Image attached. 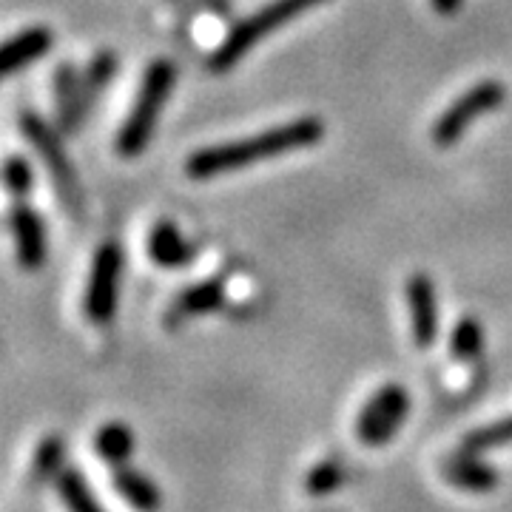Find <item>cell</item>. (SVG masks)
I'll return each instance as SVG.
<instances>
[{
  "instance_id": "1",
  "label": "cell",
  "mask_w": 512,
  "mask_h": 512,
  "mask_svg": "<svg viewBox=\"0 0 512 512\" xmlns=\"http://www.w3.org/2000/svg\"><path fill=\"white\" fill-rule=\"evenodd\" d=\"M322 137H325L322 117H296L291 123L265 128V131L251 134V137H239L231 143L194 151L185 160V174H188V180H197V183L217 180L225 174L242 171L248 165L276 160V157H285L293 151L316 146V143H322Z\"/></svg>"
},
{
  "instance_id": "2",
  "label": "cell",
  "mask_w": 512,
  "mask_h": 512,
  "mask_svg": "<svg viewBox=\"0 0 512 512\" xmlns=\"http://www.w3.org/2000/svg\"><path fill=\"white\" fill-rule=\"evenodd\" d=\"M174 83H177V69L171 60H154L143 74V83H140V92L134 97L131 109H128L123 126L117 131V140L114 148L123 160H134L140 157L154 137V128L157 120L163 117L165 103L174 92Z\"/></svg>"
},
{
  "instance_id": "3",
  "label": "cell",
  "mask_w": 512,
  "mask_h": 512,
  "mask_svg": "<svg viewBox=\"0 0 512 512\" xmlns=\"http://www.w3.org/2000/svg\"><path fill=\"white\" fill-rule=\"evenodd\" d=\"M328 0H271L262 9H256L254 15L239 20L237 26L228 32L220 46L214 49V55L208 57V69L214 74L231 72L242 57L251 49H256L268 35H274L276 29L288 26L291 20L302 18L305 12H311L316 6H322Z\"/></svg>"
},
{
  "instance_id": "4",
  "label": "cell",
  "mask_w": 512,
  "mask_h": 512,
  "mask_svg": "<svg viewBox=\"0 0 512 512\" xmlns=\"http://www.w3.org/2000/svg\"><path fill=\"white\" fill-rule=\"evenodd\" d=\"M504 100H507V86L501 80H481L441 111L439 120L430 128V140L439 148L456 146L478 117L501 109Z\"/></svg>"
},
{
  "instance_id": "5",
  "label": "cell",
  "mask_w": 512,
  "mask_h": 512,
  "mask_svg": "<svg viewBox=\"0 0 512 512\" xmlns=\"http://www.w3.org/2000/svg\"><path fill=\"white\" fill-rule=\"evenodd\" d=\"M123 265H126V254H123L120 242L97 245L89 279H86V291H83V316L92 325H109L114 319L117 302H120Z\"/></svg>"
},
{
  "instance_id": "6",
  "label": "cell",
  "mask_w": 512,
  "mask_h": 512,
  "mask_svg": "<svg viewBox=\"0 0 512 512\" xmlns=\"http://www.w3.org/2000/svg\"><path fill=\"white\" fill-rule=\"evenodd\" d=\"M20 131L23 137L32 143L40 160L46 165L49 177L57 188V197L66 208L77 211L80 208V183H77V174H74V165L66 154V148L60 143V134L55 131V126H49L43 117H37L32 111L20 114Z\"/></svg>"
},
{
  "instance_id": "7",
  "label": "cell",
  "mask_w": 512,
  "mask_h": 512,
  "mask_svg": "<svg viewBox=\"0 0 512 512\" xmlns=\"http://www.w3.org/2000/svg\"><path fill=\"white\" fill-rule=\"evenodd\" d=\"M410 396L402 384H384L379 387L356 416V439L367 447H382L399 433L407 419Z\"/></svg>"
},
{
  "instance_id": "8",
  "label": "cell",
  "mask_w": 512,
  "mask_h": 512,
  "mask_svg": "<svg viewBox=\"0 0 512 512\" xmlns=\"http://www.w3.org/2000/svg\"><path fill=\"white\" fill-rule=\"evenodd\" d=\"M407 296V311H410V333L416 348H433L439 339L441 316H439V293L436 282L427 274H410L404 282Z\"/></svg>"
},
{
  "instance_id": "9",
  "label": "cell",
  "mask_w": 512,
  "mask_h": 512,
  "mask_svg": "<svg viewBox=\"0 0 512 512\" xmlns=\"http://www.w3.org/2000/svg\"><path fill=\"white\" fill-rule=\"evenodd\" d=\"M9 231L15 239V256H18L20 271H29V274L40 271L46 265V256H49V231H46L43 217L32 205L18 202L9 211Z\"/></svg>"
},
{
  "instance_id": "10",
  "label": "cell",
  "mask_w": 512,
  "mask_h": 512,
  "mask_svg": "<svg viewBox=\"0 0 512 512\" xmlns=\"http://www.w3.org/2000/svg\"><path fill=\"white\" fill-rule=\"evenodd\" d=\"M55 49V32L49 26H29L18 35H12L3 43L0 52V69L3 77H15L35 66L40 57H46Z\"/></svg>"
},
{
  "instance_id": "11",
  "label": "cell",
  "mask_w": 512,
  "mask_h": 512,
  "mask_svg": "<svg viewBox=\"0 0 512 512\" xmlns=\"http://www.w3.org/2000/svg\"><path fill=\"white\" fill-rule=\"evenodd\" d=\"M120 69V63H117V55H111V52H100V55L92 57V63H89V69L83 72V83H80V100H77V106H74L72 117L63 123V131H80V126L86 123V117L92 114L94 103L100 100V94L109 89V83L114 80V74Z\"/></svg>"
},
{
  "instance_id": "12",
  "label": "cell",
  "mask_w": 512,
  "mask_h": 512,
  "mask_svg": "<svg viewBox=\"0 0 512 512\" xmlns=\"http://www.w3.org/2000/svg\"><path fill=\"white\" fill-rule=\"evenodd\" d=\"M148 259L165 268V271H180L194 265L197 259V248L180 234V228L171 220H160L151 225L148 231Z\"/></svg>"
},
{
  "instance_id": "13",
  "label": "cell",
  "mask_w": 512,
  "mask_h": 512,
  "mask_svg": "<svg viewBox=\"0 0 512 512\" xmlns=\"http://www.w3.org/2000/svg\"><path fill=\"white\" fill-rule=\"evenodd\" d=\"M222 302H225V285L222 279H202L188 285L174 302H171V311L165 316V322L174 328L180 322H188L194 316H205V313L220 311Z\"/></svg>"
},
{
  "instance_id": "14",
  "label": "cell",
  "mask_w": 512,
  "mask_h": 512,
  "mask_svg": "<svg viewBox=\"0 0 512 512\" xmlns=\"http://www.w3.org/2000/svg\"><path fill=\"white\" fill-rule=\"evenodd\" d=\"M444 478L458 487V490H467V493H493L495 484H498V473L476 453H464L458 450L456 456H450L441 467Z\"/></svg>"
},
{
  "instance_id": "15",
  "label": "cell",
  "mask_w": 512,
  "mask_h": 512,
  "mask_svg": "<svg viewBox=\"0 0 512 512\" xmlns=\"http://www.w3.org/2000/svg\"><path fill=\"white\" fill-rule=\"evenodd\" d=\"M111 484H114V490L123 495L137 512H157L163 507V493H160V487H157L146 473H140V470H134V467L120 464V467L114 470V476H111Z\"/></svg>"
},
{
  "instance_id": "16",
  "label": "cell",
  "mask_w": 512,
  "mask_h": 512,
  "mask_svg": "<svg viewBox=\"0 0 512 512\" xmlns=\"http://www.w3.org/2000/svg\"><path fill=\"white\" fill-rule=\"evenodd\" d=\"M94 450H97V456L103 458V461H109L111 467H120L134 453V433L128 430L126 424H120V421H109V424H103L97 430Z\"/></svg>"
},
{
  "instance_id": "17",
  "label": "cell",
  "mask_w": 512,
  "mask_h": 512,
  "mask_svg": "<svg viewBox=\"0 0 512 512\" xmlns=\"http://www.w3.org/2000/svg\"><path fill=\"white\" fill-rule=\"evenodd\" d=\"M57 495H60L63 507L69 512H106L103 504L89 490L86 478L80 476L77 470H72V467L57 476Z\"/></svg>"
},
{
  "instance_id": "18",
  "label": "cell",
  "mask_w": 512,
  "mask_h": 512,
  "mask_svg": "<svg viewBox=\"0 0 512 512\" xmlns=\"http://www.w3.org/2000/svg\"><path fill=\"white\" fill-rule=\"evenodd\" d=\"M450 350L458 362H476L484 353V325L476 316H461L450 333Z\"/></svg>"
},
{
  "instance_id": "19",
  "label": "cell",
  "mask_w": 512,
  "mask_h": 512,
  "mask_svg": "<svg viewBox=\"0 0 512 512\" xmlns=\"http://www.w3.org/2000/svg\"><path fill=\"white\" fill-rule=\"evenodd\" d=\"M507 444H512V416H504V419L484 424V427H478L473 433H467L464 441H461V450L484 456V453L498 450V447H507Z\"/></svg>"
},
{
  "instance_id": "20",
  "label": "cell",
  "mask_w": 512,
  "mask_h": 512,
  "mask_svg": "<svg viewBox=\"0 0 512 512\" xmlns=\"http://www.w3.org/2000/svg\"><path fill=\"white\" fill-rule=\"evenodd\" d=\"M80 83L83 74L74 69L72 63H60L55 72V109H57V126H63L72 117L74 106L80 100Z\"/></svg>"
},
{
  "instance_id": "21",
  "label": "cell",
  "mask_w": 512,
  "mask_h": 512,
  "mask_svg": "<svg viewBox=\"0 0 512 512\" xmlns=\"http://www.w3.org/2000/svg\"><path fill=\"white\" fill-rule=\"evenodd\" d=\"M63 467V439L60 436H43L32 458V484H43L55 478Z\"/></svg>"
},
{
  "instance_id": "22",
  "label": "cell",
  "mask_w": 512,
  "mask_h": 512,
  "mask_svg": "<svg viewBox=\"0 0 512 512\" xmlns=\"http://www.w3.org/2000/svg\"><path fill=\"white\" fill-rule=\"evenodd\" d=\"M345 481V467L336 458H325L313 467L305 476V490L311 498H325V495L336 493Z\"/></svg>"
},
{
  "instance_id": "23",
  "label": "cell",
  "mask_w": 512,
  "mask_h": 512,
  "mask_svg": "<svg viewBox=\"0 0 512 512\" xmlns=\"http://www.w3.org/2000/svg\"><path fill=\"white\" fill-rule=\"evenodd\" d=\"M3 180H6V188L15 200H26L35 188V174H32V165L26 163L23 157L12 154L6 165H3Z\"/></svg>"
},
{
  "instance_id": "24",
  "label": "cell",
  "mask_w": 512,
  "mask_h": 512,
  "mask_svg": "<svg viewBox=\"0 0 512 512\" xmlns=\"http://www.w3.org/2000/svg\"><path fill=\"white\" fill-rule=\"evenodd\" d=\"M461 3H464V0H430L433 12H439L441 18H453V15H458Z\"/></svg>"
}]
</instances>
